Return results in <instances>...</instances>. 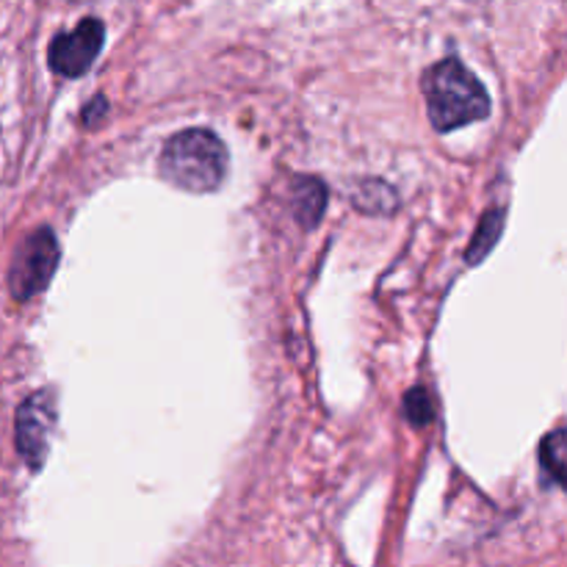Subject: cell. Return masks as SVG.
<instances>
[{"instance_id": "11", "label": "cell", "mask_w": 567, "mask_h": 567, "mask_svg": "<svg viewBox=\"0 0 567 567\" xmlns=\"http://www.w3.org/2000/svg\"><path fill=\"white\" fill-rule=\"evenodd\" d=\"M105 111H109V103H105V97H100V94H97V97H94L92 103H89V109L83 111V114H81L83 125H89V127H92L94 122H97V116H103Z\"/></svg>"}, {"instance_id": "4", "label": "cell", "mask_w": 567, "mask_h": 567, "mask_svg": "<svg viewBox=\"0 0 567 567\" xmlns=\"http://www.w3.org/2000/svg\"><path fill=\"white\" fill-rule=\"evenodd\" d=\"M55 426V399L50 391L33 393L17 410L14 443L20 457L25 460L28 468H42L50 452V437Z\"/></svg>"}, {"instance_id": "6", "label": "cell", "mask_w": 567, "mask_h": 567, "mask_svg": "<svg viewBox=\"0 0 567 567\" xmlns=\"http://www.w3.org/2000/svg\"><path fill=\"white\" fill-rule=\"evenodd\" d=\"M293 216H297L299 225L305 230H313L316 225L321 221L327 208V186L319 181V177H299L293 181Z\"/></svg>"}, {"instance_id": "8", "label": "cell", "mask_w": 567, "mask_h": 567, "mask_svg": "<svg viewBox=\"0 0 567 567\" xmlns=\"http://www.w3.org/2000/svg\"><path fill=\"white\" fill-rule=\"evenodd\" d=\"M502 230H504V210H491V214H485V219L480 221L474 241H471L468 247V264H480V260H485V255L496 247Z\"/></svg>"}, {"instance_id": "2", "label": "cell", "mask_w": 567, "mask_h": 567, "mask_svg": "<svg viewBox=\"0 0 567 567\" xmlns=\"http://www.w3.org/2000/svg\"><path fill=\"white\" fill-rule=\"evenodd\" d=\"M161 175L172 186L192 194H208L225 183L227 150L216 133L205 127L181 131L164 144L161 153Z\"/></svg>"}, {"instance_id": "3", "label": "cell", "mask_w": 567, "mask_h": 567, "mask_svg": "<svg viewBox=\"0 0 567 567\" xmlns=\"http://www.w3.org/2000/svg\"><path fill=\"white\" fill-rule=\"evenodd\" d=\"M59 266V241L50 227L28 233L20 247L14 249L9 269V291L17 302H28L48 288L53 271Z\"/></svg>"}, {"instance_id": "5", "label": "cell", "mask_w": 567, "mask_h": 567, "mask_svg": "<svg viewBox=\"0 0 567 567\" xmlns=\"http://www.w3.org/2000/svg\"><path fill=\"white\" fill-rule=\"evenodd\" d=\"M105 28L100 20L78 22L72 31L59 33L48 48L50 70L61 78H78L94 64L100 48H103Z\"/></svg>"}, {"instance_id": "9", "label": "cell", "mask_w": 567, "mask_h": 567, "mask_svg": "<svg viewBox=\"0 0 567 567\" xmlns=\"http://www.w3.org/2000/svg\"><path fill=\"white\" fill-rule=\"evenodd\" d=\"M565 457H567L565 432L554 430L540 446V465L548 476V485H563L565 482Z\"/></svg>"}, {"instance_id": "1", "label": "cell", "mask_w": 567, "mask_h": 567, "mask_svg": "<svg viewBox=\"0 0 567 567\" xmlns=\"http://www.w3.org/2000/svg\"><path fill=\"white\" fill-rule=\"evenodd\" d=\"M426 109L435 131L449 133L482 122L491 114V97L480 78L460 59H446L424 75Z\"/></svg>"}, {"instance_id": "7", "label": "cell", "mask_w": 567, "mask_h": 567, "mask_svg": "<svg viewBox=\"0 0 567 567\" xmlns=\"http://www.w3.org/2000/svg\"><path fill=\"white\" fill-rule=\"evenodd\" d=\"M354 205H358L360 210H365V214L385 216L399 208V199H396V192H393L388 183L365 181L363 186H360L358 197H354Z\"/></svg>"}, {"instance_id": "10", "label": "cell", "mask_w": 567, "mask_h": 567, "mask_svg": "<svg viewBox=\"0 0 567 567\" xmlns=\"http://www.w3.org/2000/svg\"><path fill=\"white\" fill-rule=\"evenodd\" d=\"M404 415H408V421L413 426L430 424L432 415H435V408H432V399L424 388H415V391L408 393V399H404Z\"/></svg>"}]
</instances>
